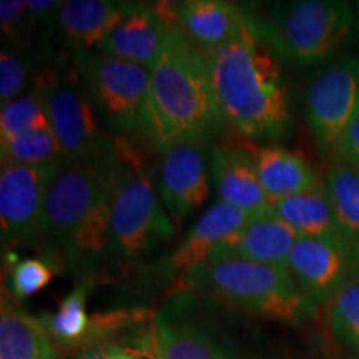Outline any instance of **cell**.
I'll list each match as a JSON object with an SVG mask.
<instances>
[{
    "instance_id": "2e32d148",
    "label": "cell",
    "mask_w": 359,
    "mask_h": 359,
    "mask_svg": "<svg viewBox=\"0 0 359 359\" xmlns=\"http://www.w3.org/2000/svg\"><path fill=\"white\" fill-rule=\"evenodd\" d=\"M154 333L160 359H240L187 314L182 296L155 314Z\"/></svg>"
},
{
    "instance_id": "d4e9b609",
    "label": "cell",
    "mask_w": 359,
    "mask_h": 359,
    "mask_svg": "<svg viewBox=\"0 0 359 359\" xmlns=\"http://www.w3.org/2000/svg\"><path fill=\"white\" fill-rule=\"evenodd\" d=\"M85 303H87V281L80 283L77 288L70 291L62 299L55 313L43 314L40 318L48 334L64 344H75L87 338L92 323Z\"/></svg>"
},
{
    "instance_id": "4fadbf2b",
    "label": "cell",
    "mask_w": 359,
    "mask_h": 359,
    "mask_svg": "<svg viewBox=\"0 0 359 359\" xmlns=\"http://www.w3.org/2000/svg\"><path fill=\"white\" fill-rule=\"evenodd\" d=\"M172 29L177 27H170L155 7L132 4L97 50L151 72L167 45Z\"/></svg>"
},
{
    "instance_id": "cb8c5ba5",
    "label": "cell",
    "mask_w": 359,
    "mask_h": 359,
    "mask_svg": "<svg viewBox=\"0 0 359 359\" xmlns=\"http://www.w3.org/2000/svg\"><path fill=\"white\" fill-rule=\"evenodd\" d=\"M0 158L2 165H25V167L65 161L52 128L34 130L7 140H0Z\"/></svg>"
},
{
    "instance_id": "ffe728a7",
    "label": "cell",
    "mask_w": 359,
    "mask_h": 359,
    "mask_svg": "<svg viewBox=\"0 0 359 359\" xmlns=\"http://www.w3.org/2000/svg\"><path fill=\"white\" fill-rule=\"evenodd\" d=\"M271 208L298 236L344 240L325 183L320 182L306 191L273 201Z\"/></svg>"
},
{
    "instance_id": "30bf717a",
    "label": "cell",
    "mask_w": 359,
    "mask_h": 359,
    "mask_svg": "<svg viewBox=\"0 0 359 359\" xmlns=\"http://www.w3.org/2000/svg\"><path fill=\"white\" fill-rule=\"evenodd\" d=\"M60 165H2L0 228L4 246L27 243L40 233L48 188Z\"/></svg>"
},
{
    "instance_id": "5bb4252c",
    "label": "cell",
    "mask_w": 359,
    "mask_h": 359,
    "mask_svg": "<svg viewBox=\"0 0 359 359\" xmlns=\"http://www.w3.org/2000/svg\"><path fill=\"white\" fill-rule=\"evenodd\" d=\"M253 215L217 201L190 228L180 245L167 257L165 275L188 276L203 264L213 251L240 230Z\"/></svg>"
},
{
    "instance_id": "7402d4cb",
    "label": "cell",
    "mask_w": 359,
    "mask_h": 359,
    "mask_svg": "<svg viewBox=\"0 0 359 359\" xmlns=\"http://www.w3.org/2000/svg\"><path fill=\"white\" fill-rule=\"evenodd\" d=\"M52 336L39 318L4 302L0 316V359H55Z\"/></svg>"
},
{
    "instance_id": "83f0119b",
    "label": "cell",
    "mask_w": 359,
    "mask_h": 359,
    "mask_svg": "<svg viewBox=\"0 0 359 359\" xmlns=\"http://www.w3.org/2000/svg\"><path fill=\"white\" fill-rule=\"evenodd\" d=\"M55 276V268L43 258H25L13 262L11 269V291L17 299H25L47 288Z\"/></svg>"
},
{
    "instance_id": "5b68a950",
    "label": "cell",
    "mask_w": 359,
    "mask_h": 359,
    "mask_svg": "<svg viewBox=\"0 0 359 359\" xmlns=\"http://www.w3.org/2000/svg\"><path fill=\"white\" fill-rule=\"evenodd\" d=\"M255 20L278 57L306 67L338 50L351 30L353 12L346 2L296 0L275 4L266 17Z\"/></svg>"
},
{
    "instance_id": "d6a6232c",
    "label": "cell",
    "mask_w": 359,
    "mask_h": 359,
    "mask_svg": "<svg viewBox=\"0 0 359 359\" xmlns=\"http://www.w3.org/2000/svg\"><path fill=\"white\" fill-rule=\"evenodd\" d=\"M105 349L110 353V356L114 359H145V358L138 356V354H133V353L127 351V349H122L118 346H109Z\"/></svg>"
},
{
    "instance_id": "f1b7e54d",
    "label": "cell",
    "mask_w": 359,
    "mask_h": 359,
    "mask_svg": "<svg viewBox=\"0 0 359 359\" xmlns=\"http://www.w3.org/2000/svg\"><path fill=\"white\" fill-rule=\"evenodd\" d=\"M29 80V62L12 48H4L0 55V103L6 105L20 97Z\"/></svg>"
},
{
    "instance_id": "ba28073f",
    "label": "cell",
    "mask_w": 359,
    "mask_h": 359,
    "mask_svg": "<svg viewBox=\"0 0 359 359\" xmlns=\"http://www.w3.org/2000/svg\"><path fill=\"white\" fill-rule=\"evenodd\" d=\"M35 92L42 98L65 161L100 158L111 150L114 142L98 125L97 110L75 64L72 69H48L39 79Z\"/></svg>"
},
{
    "instance_id": "d6986e66",
    "label": "cell",
    "mask_w": 359,
    "mask_h": 359,
    "mask_svg": "<svg viewBox=\"0 0 359 359\" xmlns=\"http://www.w3.org/2000/svg\"><path fill=\"white\" fill-rule=\"evenodd\" d=\"M130 7L132 2L69 0L62 2L53 25L60 30L72 50H92L93 47L98 48Z\"/></svg>"
},
{
    "instance_id": "8fae6325",
    "label": "cell",
    "mask_w": 359,
    "mask_h": 359,
    "mask_svg": "<svg viewBox=\"0 0 359 359\" xmlns=\"http://www.w3.org/2000/svg\"><path fill=\"white\" fill-rule=\"evenodd\" d=\"M290 273L309 302L323 303L359 275V251L341 238L298 236Z\"/></svg>"
},
{
    "instance_id": "ac0fdd59",
    "label": "cell",
    "mask_w": 359,
    "mask_h": 359,
    "mask_svg": "<svg viewBox=\"0 0 359 359\" xmlns=\"http://www.w3.org/2000/svg\"><path fill=\"white\" fill-rule=\"evenodd\" d=\"M246 13L224 0H187L177 4V27L201 52H212L235 37Z\"/></svg>"
},
{
    "instance_id": "f546056e",
    "label": "cell",
    "mask_w": 359,
    "mask_h": 359,
    "mask_svg": "<svg viewBox=\"0 0 359 359\" xmlns=\"http://www.w3.org/2000/svg\"><path fill=\"white\" fill-rule=\"evenodd\" d=\"M35 22L27 8V0H2L0 2V27L2 37L8 43L20 45Z\"/></svg>"
},
{
    "instance_id": "1f68e13d",
    "label": "cell",
    "mask_w": 359,
    "mask_h": 359,
    "mask_svg": "<svg viewBox=\"0 0 359 359\" xmlns=\"http://www.w3.org/2000/svg\"><path fill=\"white\" fill-rule=\"evenodd\" d=\"M60 7V0H27V8L35 24H55Z\"/></svg>"
},
{
    "instance_id": "836d02e7",
    "label": "cell",
    "mask_w": 359,
    "mask_h": 359,
    "mask_svg": "<svg viewBox=\"0 0 359 359\" xmlns=\"http://www.w3.org/2000/svg\"><path fill=\"white\" fill-rule=\"evenodd\" d=\"M77 359H114L110 356V353L107 349H92V351H87L80 354Z\"/></svg>"
},
{
    "instance_id": "9c48e42d",
    "label": "cell",
    "mask_w": 359,
    "mask_h": 359,
    "mask_svg": "<svg viewBox=\"0 0 359 359\" xmlns=\"http://www.w3.org/2000/svg\"><path fill=\"white\" fill-rule=\"evenodd\" d=\"M359 111V60H341L313 80L306 97V122L323 150L336 148Z\"/></svg>"
},
{
    "instance_id": "9a60e30c",
    "label": "cell",
    "mask_w": 359,
    "mask_h": 359,
    "mask_svg": "<svg viewBox=\"0 0 359 359\" xmlns=\"http://www.w3.org/2000/svg\"><path fill=\"white\" fill-rule=\"evenodd\" d=\"M296 238L298 235L293 228L278 218L271 208L269 212L253 215L235 235L224 240L213 255L290 269V257Z\"/></svg>"
},
{
    "instance_id": "484cf974",
    "label": "cell",
    "mask_w": 359,
    "mask_h": 359,
    "mask_svg": "<svg viewBox=\"0 0 359 359\" xmlns=\"http://www.w3.org/2000/svg\"><path fill=\"white\" fill-rule=\"evenodd\" d=\"M50 128L47 110L37 92L13 98L0 110V140L34 130Z\"/></svg>"
},
{
    "instance_id": "52a82bcc",
    "label": "cell",
    "mask_w": 359,
    "mask_h": 359,
    "mask_svg": "<svg viewBox=\"0 0 359 359\" xmlns=\"http://www.w3.org/2000/svg\"><path fill=\"white\" fill-rule=\"evenodd\" d=\"M116 145L100 158L64 161L48 188L40 233L64 251L114 188Z\"/></svg>"
},
{
    "instance_id": "7a4b0ae2",
    "label": "cell",
    "mask_w": 359,
    "mask_h": 359,
    "mask_svg": "<svg viewBox=\"0 0 359 359\" xmlns=\"http://www.w3.org/2000/svg\"><path fill=\"white\" fill-rule=\"evenodd\" d=\"M223 122L205 52L172 29L150 72L145 137L165 151L180 143L203 142Z\"/></svg>"
},
{
    "instance_id": "6da1fadb",
    "label": "cell",
    "mask_w": 359,
    "mask_h": 359,
    "mask_svg": "<svg viewBox=\"0 0 359 359\" xmlns=\"http://www.w3.org/2000/svg\"><path fill=\"white\" fill-rule=\"evenodd\" d=\"M205 55L224 122L257 140L288 132V88L276 52L262 37L255 17H246L230 42Z\"/></svg>"
},
{
    "instance_id": "603a6c76",
    "label": "cell",
    "mask_w": 359,
    "mask_h": 359,
    "mask_svg": "<svg viewBox=\"0 0 359 359\" xmlns=\"http://www.w3.org/2000/svg\"><path fill=\"white\" fill-rule=\"evenodd\" d=\"M325 185L344 240L359 251V167L334 165L327 172Z\"/></svg>"
},
{
    "instance_id": "44dd1931",
    "label": "cell",
    "mask_w": 359,
    "mask_h": 359,
    "mask_svg": "<svg viewBox=\"0 0 359 359\" xmlns=\"http://www.w3.org/2000/svg\"><path fill=\"white\" fill-rule=\"evenodd\" d=\"M259 182L273 201L298 195L320 183L311 165L302 155L280 145L258 148L255 154Z\"/></svg>"
},
{
    "instance_id": "4dcf8cb0",
    "label": "cell",
    "mask_w": 359,
    "mask_h": 359,
    "mask_svg": "<svg viewBox=\"0 0 359 359\" xmlns=\"http://www.w3.org/2000/svg\"><path fill=\"white\" fill-rule=\"evenodd\" d=\"M336 150H338L341 158L346 161V163L359 167V111L353 118V122L349 123Z\"/></svg>"
},
{
    "instance_id": "e0dca14e",
    "label": "cell",
    "mask_w": 359,
    "mask_h": 359,
    "mask_svg": "<svg viewBox=\"0 0 359 359\" xmlns=\"http://www.w3.org/2000/svg\"><path fill=\"white\" fill-rule=\"evenodd\" d=\"M212 173L219 201L248 215L271 210L259 182L255 154L233 147L213 148Z\"/></svg>"
},
{
    "instance_id": "4316f807",
    "label": "cell",
    "mask_w": 359,
    "mask_h": 359,
    "mask_svg": "<svg viewBox=\"0 0 359 359\" xmlns=\"http://www.w3.org/2000/svg\"><path fill=\"white\" fill-rule=\"evenodd\" d=\"M331 323L334 334L346 346L359 353V275L333 298Z\"/></svg>"
},
{
    "instance_id": "8992f818",
    "label": "cell",
    "mask_w": 359,
    "mask_h": 359,
    "mask_svg": "<svg viewBox=\"0 0 359 359\" xmlns=\"http://www.w3.org/2000/svg\"><path fill=\"white\" fill-rule=\"evenodd\" d=\"M72 62L105 127L145 137L150 72L95 50H74Z\"/></svg>"
},
{
    "instance_id": "277c9868",
    "label": "cell",
    "mask_w": 359,
    "mask_h": 359,
    "mask_svg": "<svg viewBox=\"0 0 359 359\" xmlns=\"http://www.w3.org/2000/svg\"><path fill=\"white\" fill-rule=\"evenodd\" d=\"M116 155L105 262L111 268H127L168 243L175 228L140 160L125 155L120 147H116Z\"/></svg>"
},
{
    "instance_id": "7c38bea8",
    "label": "cell",
    "mask_w": 359,
    "mask_h": 359,
    "mask_svg": "<svg viewBox=\"0 0 359 359\" xmlns=\"http://www.w3.org/2000/svg\"><path fill=\"white\" fill-rule=\"evenodd\" d=\"M158 170L160 200L170 218L183 222L210 195L203 142L180 143L161 151Z\"/></svg>"
},
{
    "instance_id": "3957f363",
    "label": "cell",
    "mask_w": 359,
    "mask_h": 359,
    "mask_svg": "<svg viewBox=\"0 0 359 359\" xmlns=\"http://www.w3.org/2000/svg\"><path fill=\"white\" fill-rule=\"evenodd\" d=\"M185 281L228 306L268 320L302 323L314 313V303L298 288L290 269L213 255Z\"/></svg>"
}]
</instances>
